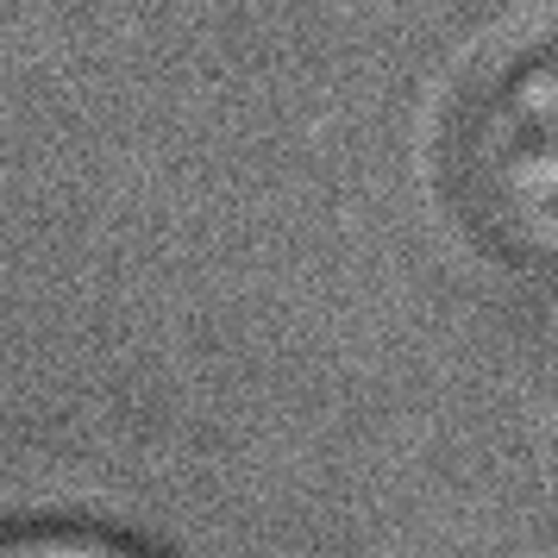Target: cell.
Here are the masks:
<instances>
[{"instance_id":"1","label":"cell","mask_w":558,"mask_h":558,"mask_svg":"<svg viewBox=\"0 0 558 558\" xmlns=\"http://www.w3.org/2000/svg\"><path fill=\"white\" fill-rule=\"evenodd\" d=\"M446 189L489 252L558 270V38L471 88L446 138Z\"/></svg>"},{"instance_id":"2","label":"cell","mask_w":558,"mask_h":558,"mask_svg":"<svg viewBox=\"0 0 558 558\" xmlns=\"http://www.w3.org/2000/svg\"><path fill=\"white\" fill-rule=\"evenodd\" d=\"M0 558H163L145 539L95 521H20L0 527Z\"/></svg>"}]
</instances>
